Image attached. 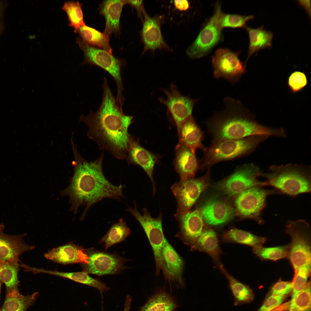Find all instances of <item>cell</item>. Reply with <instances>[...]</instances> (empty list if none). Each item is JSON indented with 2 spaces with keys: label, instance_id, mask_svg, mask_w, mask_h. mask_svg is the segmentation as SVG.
Masks as SVG:
<instances>
[{
  "label": "cell",
  "instance_id": "obj_1",
  "mask_svg": "<svg viewBox=\"0 0 311 311\" xmlns=\"http://www.w3.org/2000/svg\"><path fill=\"white\" fill-rule=\"evenodd\" d=\"M103 95L97 111L81 115L80 121L88 127L87 134L100 149L106 150L120 160L126 158L129 136L128 129L132 116L125 114L109 87L106 77L102 86Z\"/></svg>",
  "mask_w": 311,
  "mask_h": 311
},
{
  "label": "cell",
  "instance_id": "obj_2",
  "mask_svg": "<svg viewBox=\"0 0 311 311\" xmlns=\"http://www.w3.org/2000/svg\"><path fill=\"white\" fill-rule=\"evenodd\" d=\"M73 146L75 158L74 174L69 186L61 194L69 196L71 210L75 213L80 206L85 205L81 218L83 219L89 208L103 199L124 198L123 187L121 184L113 185L105 177L103 171V153L96 160L88 162Z\"/></svg>",
  "mask_w": 311,
  "mask_h": 311
},
{
  "label": "cell",
  "instance_id": "obj_3",
  "mask_svg": "<svg viewBox=\"0 0 311 311\" xmlns=\"http://www.w3.org/2000/svg\"><path fill=\"white\" fill-rule=\"evenodd\" d=\"M223 101L224 109L205 121L212 136V143L254 136H286L283 129L267 127L256 122L240 100L226 97Z\"/></svg>",
  "mask_w": 311,
  "mask_h": 311
},
{
  "label": "cell",
  "instance_id": "obj_4",
  "mask_svg": "<svg viewBox=\"0 0 311 311\" xmlns=\"http://www.w3.org/2000/svg\"><path fill=\"white\" fill-rule=\"evenodd\" d=\"M270 172H261L266 185L273 187L281 193L295 196L311 192L310 168L299 164L274 165Z\"/></svg>",
  "mask_w": 311,
  "mask_h": 311
},
{
  "label": "cell",
  "instance_id": "obj_5",
  "mask_svg": "<svg viewBox=\"0 0 311 311\" xmlns=\"http://www.w3.org/2000/svg\"><path fill=\"white\" fill-rule=\"evenodd\" d=\"M268 136H254L239 139H229L212 143L204 152L200 168H205L219 162L239 158L251 152Z\"/></svg>",
  "mask_w": 311,
  "mask_h": 311
},
{
  "label": "cell",
  "instance_id": "obj_6",
  "mask_svg": "<svg viewBox=\"0 0 311 311\" xmlns=\"http://www.w3.org/2000/svg\"><path fill=\"white\" fill-rule=\"evenodd\" d=\"M127 211L136 219L145 231L151 246L156 264V274L159 275L162 270L165 280L170 284L173 278L168 271L164 261L162 254L164 234L162 223V215L160 213L156 218L153 217L146 208L143 209V214L137 210L134 202V208H128Z\"/></svg>",
  "mask_w": 311,
  "mask_h": 311
},
{
  "label": "cell",
  "instance_id": "obj_7",
  "mask_svg": "<svg viewBox=\"0 0 311 311\" xmlns=\"http://www.w3.org/2000/svg\"><path fill=\"white\" fill-rule=\"evenodd\" d=\"M77 42L83 51L84 59L81 65H95L104 70L114 79L117 85L116 99L119 104L123 105L124 98L123 95L124 87L121 75V69L124 62L113 56L106 51L91 46L80 37L77 39Z\"/></svg>",
  "mask_w": 311,
  "mask_h": 311
},
{
  "label": "cell",
  "instance_id": "obj_8",
  "mask_svg": "<svg viewBox=\"0 0 311 311\" xmlns=\"http://www.w3.org/2000/svg\"><path fill=\"white\" fill-rule=\"evenodd\" d=\"M286 231L291 240L288 257L294 274L301 267L311 264L310 226L305 220L290 221Z\"/></svg>",
  "mask_w": 311,
  "mask_h": 311
},
{
  "label": "cell",
  "instance_id": "obj_9",
  "mask_svg": "<svg viewBox=\"0 0 311 311\" xmlns=\"http://www.w3.org/2000/svg\"><path fill=\"white\" fill-rule=\"evenodd\" d=\"M224 14L221 3H217L213 15L187 49L186 53L188 57L193 59L203 57L219 43L222 37L221 22Z\"/></svg>",
  "mask_w": 311,
  "mask_h": 311
},
{
  "label": "cell",
  "instance_id": "obj_10",
  "mask_svg": "<svg viewBox=\"0 0 311 311\" xmlns=\"http://www.w3.org/2000/svg\"><path fill=\"white\" fill-rule=\"evenodd\" d=\"M262 187L253 186L236 196L235 200L236 214L243 218L254 219L259 224L263 223L261 215L266 205L267 196L281 193L275 189H267Z\"/></svg>",
  "mask_w": 311,
  "mask_h": 311
},
{
  "label": "cell",
  "instance_id": "obj_11",
  "mask_svg": "<svg viewBox=\"0 0 311 311\" xmlns=\"http://www.w3.org/2000/svg\"><path fill=\"white\" fill-rule=\"evenodd\" d=\"M261 172L259 168L254 164H245L237 168L230 175L219 182L216 187L227 196H237L253 186H266L265 181L258 179Z\"/></svg>",
  "mask_w": 311,
  "mask_h": 311
},
{
  "label": "cell",
  "instance_id": "obj_12",
  "mask_svg": "<svg viewBox=\"0 0 311 311\" xmlns=\"http://www.w3.org/2000/svg\"><path fill=\"white\" fill-rule=\"evenodd\" d=\"M209 169L204 176L180 180L174 184L171 189L177 202V209L175 215H181L190 211L201 194L209 185Z\"/></svg>",
  "mask_w": 311,
  "mask_h": 311
},
{
  "label": "cell",
  "instance_id": "obj_13",
  "mask_svg": "<svg viewBox=\"0 0 311 311\" xmlns=\"http://www.w3.org/2000/svg\"><path fill=\"white\" fill-rule=\"evenodd\" d=\"M163 91L167 96V98H159L158 100L161 104L167 107L168 116L175 124L179 135L184 122L192 115L194 106L198 100L183 96L176 86L172 83L171 84L169 90H164Z\"/></svg>",
  "mask_w": 311,
  "mask_h": 311
},
{
  "label": "cell",
  "instance_id": "obj_14",
  "mask_svg": "<svg viewBox=\"0 0 311 311\" xmlns=\"http://www.w3.org/2000/svg\"><path fill=\"white\" fill-rule=\"evenodd\" d=\"M215 78H223L232 84L237 82L246 71V65L237 53L226 48L216 50L212 59Z\"/></svg>",
  "mask_w": 311,
  "mask_h": 311
},
{
  "label": "cell",
  "instance_id": "obj_15",
  "mask_svg": "<svg viewBox=\"0 0 311 311\" xmlns=\"http://www.w3.org/2000/svg\"><path fill=\"white\" fill-rule=\"evenodd\" d=\"M88 263L81 264L83 271L101 276L117 273L124 268V259L115 254L96 251L85 249Z\"/></svg>",
  "mask_w": 311,
  "mask_h": 311
},
{
  "label": "cell",
  "instance_id": "obj_16",
  "mask_svg": "<svg viewBox=\"0 0 311 311\" xmlns=\"http://www.w3.org/2000/svg\"><path fill=\"white\" fill-rule=\"evenodd\" d=\"M160 157L143 147L138 139L130 134L127 144V154L126 158L129 164L138 165L145 172L152 184L153 194L156 190L153 177L154 166L158 163Z\"/></svg>",
  "mask_w": 311,
  "mask_h": 311
},
{
  "label": "cell",
  "instance_id": "obj_17",
  "mask_svg": "<svg viewBox=\"0 0 311 311\" xmlns=\"http://www.w3.org/2000/svg\"><path fill=\"white\" fill-rule=\"evenodd\" d=\"M163 16H149L146 13L144 16L143 27L141 31V40L144 45L143 53L149 50H156L171 51L162 36L161 25L164 21Z\"/></svg>",
  "mask_w": 311,
  "mask_h": 311
},
{
  "label": "cell",
  "instance_id": "obj_18",
  "mask_svg": "<svg viewBox=\"0 0 311 311\" xmlns=\"http://www.w3.org/2000/svg\"><path fill=\"white\" fill-rule=\"evenodd\" d=\"M199 208L204 221L212 226L223 225L236 214L235 208L230 203L214 197L207 199Z\"/></svg>",
  "mask_w": 311,
  "mask_h": 311
},
{
  "label": "cell",
  "instance_id": "obj_19",
  "mask_svg": "<svg viewBox=\"0 0 311 311\" xmlns=\"http://www.w3.org/2000/svg\"><path fill=\"white\" fill-rule=\"evenodd\" d=\"M175 217L178 221L180 227L176 236L185 244L191 246L198 238L204 227L199 208Z\"/></svg>",
  "mask_w": 311,
  "mask_h": 311
},
{
  "label": "cell",
  "instance_id": "obj_20",
  "mask_svg": "<svg viewBox=\"0 0 311 311\" xmlns=\"http://www.w3.org/2000/svg\"><path fill=\"white\" fill-rule=\"evenodd\" d=\"M25 234L11 235L0 233V260L16 263L21 262L20 255L23 253L34 249L24 242Z\"/></svg>",
  "mask_w": 311,
  "mask_h": 311
},
{
  "label": "cell",
  "instance_id": "obj_21",
  "mask_svg": "<svg viewBox=\"0 0 311 311\" xmlns=\"http://www.w3.org/2000/svg\"><path fill=\"white\" fill-rule=\"evenodd\" d=\"M46 259L63 265L88 263L85 249L72 242L48 251L44 255Z\"/></svg>",
  "mask_w": 311,
  "mask_h": 311
},
{
  "label": "cell",
  "instance_id": "obj_22",
  "mask_svg": "<svg viewBox=\"0 0 311 311\" xmlns=\"http://www.w3.org/2000/svg\"><path fill=\"white\" fill-rule=\"evenodd\" d=\"M175 150L174 166L181 180L194 178L200 168V162L196 154L188 148L179 143L176 146Z\"/></svg>",
  "mask_w": 311,
  "mask_h": 311
},
{
  "label": "cell",
  "instance_id": "obj_23",
  "mask_svg": "<svg viewBox=\"0 0 311 311\" xmlns=\"http://www.w3.org/2000/svg\"><path fill=\"white\" fill-rule=\"evenodd\" d=\"M179 143L187 147L196 154L198 149L204 152L206 149L203 145L204 134L196 124L192 115L188 117L182 125L178 135Z\"/></svg>",
  "mask_w": 311,
  "mask_h": 311
},
{
  "label": "cell",
  "instance_id": "obj_24",
  "mask_svg": "<svg viewBox=\"0 0 311 311\" xmlns=\"http://www.w3.org/2000/svg\"><path fill=\"white\" fill-rule=\"evenodd\" d=\"M192 251L203 252L208 255L214 262L219 265L222 251L216 232L209 227H204L200 235L191 246Z\"/></svg>",
  "mask_w": 311,
  "mask_h": 311
},
{
  "label": "cell",
  "instance_id": "obj_25",
  "mask_svg": "<svg viewBox=\"0 0 311 311\" xmlns=\"http://www.w3.org/2000/svg\"><path fill=\"white\" fill-rule=\"evenodd\" d=\"M125 0H105L100 7V14L104 17L106 25L104 33L110 36L112 33L118 34L120 31V18Z\"/></svg>",
  "mask_w": 311,
  "mask_h": 311
},
{
  "label": "cell",
  "instance_id": "obj_26",
  "mask_svg": "<svg viewBox=\"0 0 311 311\" xmlns=\"http://www.w3.org/2000/svg\"><path fill=\"white\" fill-rule=\"evenodd\" d=\"M163 257L167 268L178 288L184 286L182 278L184 263L183 259L164 237L162 248Z\"/></svg>",
  "mask_w": 311,
  "mask_h": 311
},
{
  "label": "cell",
  "instance_id": "obj_27",
  "mask_svg": "<svg viewBox=\"0 0 311 311\" xmlns=\"http://www.w3.org/2000/svg\"><path fill=\"white\" fill-rule=\"evenodd\" d=\"M244 26L248 33L249 40L248 56L245 62L246 65L248 59L255 53L271 47L273 34L264 29L263 26L257 29L246 26Z\"/></svg>",
  "mask_w": 311,
  "mask_h": 311
},
{
  "label": "cell",
  "instance_id": "obj_28",
  "mask_svg": "<svg viewBox=\"0 0 311 311\" xmlns=\"http://www.w3.org/2000/svg\"><path fill=\"white\" fill-rule=\"evenodd\" d=\"M219 266L221 272L228 282L229 288L234 299V306L252 301L253 299L254 294L249 287L240 282L230 275L222 264L220 263Z\"/></svg>",
  "mask_w": 311,
  "mask_h": 311
},
{
  "label": "cell",
  "instance_id": "obj_29",
  "mask_svg": "<svg viewBox=\"0 0 311 311\" xmlns=\"http://www.w3.org/2000/svg\"><path fill=\"white\" fill-rule=\"evenodd\" d=\"M178 306L175 298L163 289L150 297L139 311H175Z\"/></svg>",
  "mask_w": 311,
  "mask_h": 311
},
{
  "label": "cell",
  "instance_id": "obj_30",
  "mask_svg": "<svg viewBox=\"0 0 311 311\" xmlns=\"http://www.w3.org/2000/svg\"><path fill=\"white\" fill-rule=\"evenodd\" d=\"M221 239L224 243H237L249 246L253 248L262 246L267 240L265 237L235 228L224 232L221 236Z\"/></svg>",
  "mask_w": 311,
  "mask_h": 311
},
{
  "label": "cell",
  "instance_id": "obj_31",
  "mask_svg": "<svg viewBox=\"0 0 311 311\" xmlns=\"http://www.w3.org/2000/svg\"><path fill=\"white\" fill-rule=\"evenodd\" d=\"M39 293L23 295L19 291L6 293L1 311H26L35 301Z\"/></svg>",
  "mask_w": 311,
  "mask_h": 311
},
{
  "label": "cell",
  "instance_id": "obj_32",
  "mask_svg": "<svg viewBox=\"0 0 311 311\" xmlns=\"http://www.w3.org/2000/svg\"><path fill=\"white\" fill-rule=\"evenodd\" d=\"M21 264L0 260V280L5 286L6 293L18 291V272Z\"/></svg>",
  "mask_w": 311,
  "mask_h": 311
},
{
  "label": "cell",
  "instance_id": "obj_33",
  "mask_svg": "<svg viewBox=\"0 0 311 311\" xmlns=\"http://www.w3.org/2000/svg\"><path fill=\"white\" fill-rule=\"evenodd\" d=\"M81 38L85 42L93 47L102 48L112 54V49L109 43V37L96 29L85 25L78 30Z\"/></svg>",
  "mask_w": 311,
  "mask_h": 311
},
{
  "label": "cell",
  "instance_id": "obj_34",
  "mask_svg": "<svg viewBox=\"0 0 311 311\" xmlns=\"http://www.w3.org/2000/svg\"><path fill=\"white\" fill-rule=\"evenodd\" d=\"M130 233V230L126 222L121 218L117 223L112 225L100 241L105 243V249H107L112 245L124 240Z\"/></svg>",
  "mask_w": 311,
  "mask_h": 311
},
{
  "label": "cell",
  "instance_id": "obj_35",
  "mask_svg": "<svg viewBox=\"0 0 311 311\" xmlns=\"http://www.w3.org/2000/svg\"><path fill=\"white\" fill-rule=\"evenodd\" d=\"M290 244L273 247H265L262 246L253 248L254 253L263 260L273 261L288 257Z\"/></svg>",
  "mask_w": 311,
  "mask_h": 311
},
{
  "label": "cell",
  "instance_id": "obj_36",
  "mask_svg": "<svg viewBox=\"0 0 311 311\" xmlns=\"http://www.w3.org/2000/svg\"><path fill=\"white\" fill-rule=\"evenodd\" d=\"M81 6L78 1H69L65 2L62 8L67 13L69 25L74 28L75 32L81 26L85 25Z\"/></svg>",
  "mask_w": 311,
  "mask_h": 311
},
{
  "label": "cell",
  "instance_id": "obj_37",
  "mask_svg": "<svg viewBox=\"0 0 311 311\" xmlns=\"http://www.w3.org/2000/svg\"><path fill=\"white\" fill-rule=\"evenodd\" d=\"M289 311H310L311 283H307L305 289L290 302Z\"/></svg>",
  "mask_w": 311,
  "mask_h": 311
},
{
  "label": "cell",
  "instance_id": "obj_38",
  "mask_svg": "<svg viewBox=\"0 0 311 311\" xmlns=\"http://www.w3.org/2000/svg\"><path fill=\"white\" fill-rule=\"evenodd\" d=\"M311 264L300 268L295 274L291 282V299L294 298L305 288L308 278L310 274Z\"/></svg>",
  "mask_w": 311,
  "mask_h": 311
},
{
  "label": "cell",
  "instance_id": "obj_39",
  "mask_svg": "<svg viewBox=\"0 0 311 311\" xmlns=\"http://www.w3.org/2000/svg\"><path fill=\"white\" fill-rule=\"evenodd\" d=\"M254 18L253 15L224 14L221 20V26L222 28H241L245 26L247 22Z\"/></svg>",
  "mask_w": 311,
  "mask_h": 311
},
{
  "label": "cell",
  "instance_id": "obj_40",
  "mask_svg": "<svg viewBox=\"0 0 311 311\" xmlns=\"http://www.w3.org/2000/svg\"><path fill=\"white\" fill-rule=\"evenodd\" d=\"M288 85L293 93L301 90L307 85V79L305 74L299 71H295L289 76Z\"/></svg>",
  "mask_w": 311,
  "mask_h": 311
},
{
  "label": "cell",
  "instance_id": "obj_41",
  "mask_svg": "<svg viewBox=\"0 0 311 311\" xmlns=\"http://www.w3.org/2000/svg\"><path fill=\"white\" fill-rule=\"evenodd\" d=\"M285 295H270L265 300L258 311H271L279 305L285 300Z\"/></svg>",
  "mask_w": 311,
  "mask_h": 311
},
{
  "label": "cell",
  "instance_id": "obj_42",
  "mask_svg": "<svg viewBox=\"0 0 311 311\" xmlns=\"http://www.w3.org/2000/svg\"><path fill=\"white\" fill-rule=\"evenodd\" d=\"M291 291V282L287 281H279L272 287L270 291L271 295H285Z\"/></svg>",
  "mask_w": 311,
  "mask_h": 311
},
{
  "label": "cell",
  "instance_id": "obj_43",
  "mask_svg": "<svg viewBox=\"0 0 311 311\" xmlns=\"http://www.w3.org/2000/svg\"><path fill=\"white\" fill-rule=\"evenodd\" d=\"M125 4H128L134 8L136 10L142 22L145 15L147 13L142 0H125Z\"/></svg>",
  "mask_w": 311,
  "mask_h": 311
},
{
  "label": "cell",
  "instance_id": "obj_44",
  "mask_svg": "<svg viewBox=\"0 0 311 311\" xmlns=\"http://www.w3.org/2000/svg\"><path fill=\"white\" fill-rule=\"evenodd\" d=\"M3 5L4 4L0 2V32L1 28V18L2 12H3V10L4 7V5Z\"/></svg>",
  "mask_w": 311,
  "mask_h": 311
},
{
  "label": "cell",
  "instance_id": "obj_45",
  "mask_svg": "<svg viewBox=\"0 0 311 311\" xmlns=\"http://www.w3.org/2000/svg\"><path fill=\"white\" fill-rule=\"evenodd\" d=\"M5 229V226L3 223L0 224V233L3 232Z\"/></svg>",
  "mask_w": 311,
  "mask_h": 311
},
{
  "label": "cell",
  "instance_id": "obj_46",
  "mask_svg": "<svg viewBox=\"0 0 311 311\" xmlns=\"http://www.w3.org/2000/svg\"><path fill=\"white\" fill-rule=\"evenodd\" d=\"M1 281L0 280V290H1ZM0 311H1V309H0Z\"/></svg>",
  "mask_w": 311,
  "mask_h": 311
}]
</instances>
